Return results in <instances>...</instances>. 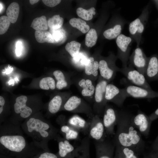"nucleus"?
<instances>
[{
    "label": "nucleus",
    "mask_w": 158,
    "mask_h": 158,
    "mask_svg": "<svg viewBox=\"0 0 158 158\" xmlns=\"http://www.w3.org/2000/svg\"><path fill=\"white\" fill-rule=\"evenodd\" d=\"M5 102V100L4 98L1 96H0V107L3 108V106Z\"/></svg>",
    "instance_id": "46"
},
{
    "label": "nucleus",
    "mask_w": 158,
    "mask_h": 158,
    "mask_svg": "<svg viewBox=\"0 0 158 158\" xmlns=\"http://www.w3.org/2000/svg\"><path fill=\"white\" fill-rule=\"evenodd\" d=\"M95 9L94 7H91L88 10H86L81 7H79L76 10V13L78 16L86 20H91L93 15L95 14Z\"/></svg>",
    "instance_id": "32"
},
{
    "label": "nucleus",
    "mask_w": 158,
    "mask_h": 158,
    "mask_svg": "<svg viewBox=\"0 0 158 158\" xmlns=\"http://www.w3.org/2000/svg\"><path fill=\"white\" fill-rule=\"evenodd\" d=\"M44 4L49 7H54L59 4L61 2L60 0H42Z\"/></svg>",
    "instance_id": "39"
},
{
    "label": "nucleus",
    "mask_w": 158,
    "mask_h": 158,
    "mask_svg": "<svg viewBox=\"0 0 158 158\" xmlns=\"http://www.w3.org/2000/svg\"><path fill=\"white\" fill-rule=\"evenodd\" d=\"M152 1L155 4L157 9L158 11V0H153ZM155 23L158 25V17Z\"/></svg>",
    "instance_id": "47"
},
{
    "label": "nucleus",
    "mask_w": 158,
    "mask_h": 158,
    "mask_svg": "<svg viewBox=\"0 0 158 158\" xmlns=\"http://www.w3.org/2000/svg\"><path fill=\"white\" fill-rule=\"evenodd\" d=\"M62 99L57 95L54 97L50 101L48 106L49 112L52 114L57 113L60 109L62 104Z\"/></svg>",
    "instance_id": "31"
},
{
    "label": "nucleus",
    "mask_w": 158,
    "mask_h": 158,
    "mask_svg": "<svg viewBox=\"0 0 158 158\" xmlns=\"http://www.w3.org/2000/svg\"><path fill=\"white\" fill-rule=\"evenodd\" d=\"M148 60V57L146 56L143 49L139 47H136L130 55L128 62L129 64L144 75Z\"/></svg>",
    "instance_id": "7"
},
{
    "label": "nucleus",
    "mask_w": 158,
    "mask_h": 158,
    "mask_svg": "<svg viewBox=\"0 0 158 158\" xmlns=\"http://www.w3.org/2000/svg\"><path fill=\"white\" fill-rule=\"evenodd\" d=\"M128 96L124 88L119 89L112 84H108L106 87L104 98L106 102L111 101L118 107H121Z\"/></svg>",
    "instance_id": "5"
},
{
    "label": "nucleus",
    "mask_w": 158,
    "mask_h": 158,
    "mask_svg": "<svg viewBox=\"0 0 158 158\" xmlns=\"http://www.w3.org/2000/svg\"><path fill=\"white\" fill-rule=\"evenodd\" d=\"M52 35L55 41H59L62 38L63 36L61 33L57 31L55 32Z\"/></svg>",
    "instance_id": "43"
},
{
    "label": "nucleus",
    "mask_w": 158,
    "mask_h": 158,
    "mask_svg": "<svg viewBox=\"0 0 158 158\" xmlns=\"http://www.w3.org/2000/svg\"><path fill=\"white\" fill-rule=\"evenodd\" d=\"M22 46L21 42L18 41L16 44V53L17 56H20L22 54Z\"/></svg>",
    "instance_id": "40"
},
{
    "label": "nucleus",
    "mask_w": 158,
    "mask_h": 158,
    "mask_svg": "<svg viewBox=\"0 0 158 158\" xmlns=\"http://www.w3.org/2000/svg\"></svg>",
    "instance_id": "51"
},
{
    "label": "nucleus",
    "mask_w": 158,
    "mask_h": 158,
    "mask_svg": "<svg viewBox=\"0 0 158 158\" xmlns=\"http://www.w3.org/2000/svg\"><path fill=\"white\" fill-rule=\"evenodd\" d=\"M144 158H158V156L154 152L151 153L148 156L145 157Z\"/></svg>",
    "instance_id": "45"
},
{
    "label": "nucleus",
    "mask_w": 158,
    "mask_h": 158,
    "mask_svg": "<svg viewBox=\"0 0 158 158\" xmlns=\"http://www.w3.org/2000/svg\"><path fill=\"white\" fill-rule=\"evenodd\" d=\"M30 26L36 31H46L48 29V26L46 16H42L35 18Z\"/></svg>",
    "instance_id": "29"
},
{
    "label": "nucleus",
    "mask_w": 158,
    "mask_h": 158,
    "mask_svg": "<svg viewBox=\"0 0 158 158\" xmlns=\"http://www.w3.org/2000/svg\"><path fill=\"white\" fill-rule=\"evenodd\" d=\"M90 139L88 136L85 137L80 145L75 148V158H90Z\"/></svg>",
    "instance_id": "22"
},
{
    "label": "nucleus",
    "mask_w": 158,
    "mask_h": 158,
    "mask_svg": "<svg viewBox=\"0 0 158 158\" xmlns=\"http://www.w3.org/2000/svg\"><path fill=\"white\" fill-rule=\"evenodd\" d=\"M61 130L64 134L65 139L69 140L77 139L79 137V132L75 130L67 123L61 126Z\"/></svg>",
    "instance_id": "28"
},
{
    "label": "nucleus",
    "mask_w": 158,
    "mask_h": 158,
    "mask_svg": "<svg viewBox=\"0 0 158 158\" xmlns=\"http://www.w3.org/2000/svg\"><path fill=\"white\" fill-rule=\"evenodd\" d=\"M35 36L36 41L39 43L47 42L53 43L55 42L52 35L46 31H35Z\"/></svg>",
    "instance_id": "27"
},
{
    "label": "nucleus",
    "mask_w": 158,
    "mask_h": 158,
    "mask_svg": "<svg viewBox=\"0 0 158 158\" xmlns=\"http://www.w3.org/2000/svg\"><path fill=\"white\" fill-rule=\"evenodd\" d=\"M118 71L120 72L131 83L135 85L145 88L152 90L144 75L139 72L131 65L128 66L119 68Z\"/></svg>",
    "instance_id": "4"
},
{
    "label": "nucleus",
    "mask_w": 158,
    "mask_h": 158,
    "mask_svg": "<svg viewBox=\"0 0 158 158\" xmlns=\"http://www.w3.org/2000/svg\"><path fill=\"white\" fill-rule=\"evenodd\" d=\"M78 84L83 89L81 92L83 96L90 97L94 94L95 88L91 80L89 79L85 80L83 79L79 82Z\"/></svg>",
    "instance_id": "26"
},
{
    "label": "nucleus",
    "mask_w": 158,
    "mask_h": 158,
    "mask_svg": "<svg viewBox=\"0 0 158 158\" xmlns=\"http://www.w3.org/2000/svg\"><path fill=\"white\" fill-rule=\"evenodd\" d=\"M63 21V18L59 15H54L48 20V26L52 30L58 29L62 27Z\"/></svg>",
    "instance_id": "33"
},
{
    "label": "nucleus",
    "mask_w": 158,
    "mask_h": 158,
    "mask_svg": "<svg viewBox=\"0 0 158 158\" xmlns=\"http://www.w3.org/2000/svg\"><path fill=\"white\" fill-rule=\"evenodd\" d=\"M53 74L57 80L56 86V88L61 90L67 85V83L65 80V77L61 71L56 70L53 72Z\"/></svg>",
    "instance_id": "37"
},
{
    "label": "nucleus",
    "mask_w": 158,
    "mask_h": 158,
    "mask_svg": "<svg viewBox=\"0 0 158 158\" xmlns=\"http://www.w3.org/2000/svg\"><path fill=\"white\" fill-rule=\"evenodd\" d=\"M105 59H102L99 62V69L101 76L107 80H109L114 77L116 72L118 71L119 68L115 65L110 66Z\"/></svg>",
    "instance_id": "20"
},
{
    "label": "nucleus",
    "mask_w": 158,
    "mask_h": 158,
    "mask_svg": "<svg viewBox=\"0 0 158 158\" xmlns=\"http://www.w3.org/2000/svg\"><path fill=\"white\" fill-rule=\"evenodd\" d=\"M97 35L96 30L91 28L87 32L85 37V43L88 47H92L96 44L97 39Z\"/></svg>",
    "instance_id": "35"
},
{
    "label": "nucleus",
    "mask_w": 158,
    "mask_h": 158,
    "mask_svg": "<svg viewBox=\"0 0 158 158\" xmlns=\"http://www.w3.org/2000/svg\"><path fill=\"white\" fill-rule=\"evenodd\" d=\"M99 63L97 61H95L94 58L90 57L86 61L85 67V73L88 75H92L95 76L98 75L99 69Z\"/></svg>",
    "instance_id": "25"
},
{
    "label": "nucleus",
    "mask_w": 158,
    "mask_h": 158,
    "mask_svg": "<svg viewBox=\"0 0 158 158\" xmlns=\"http://www.w3.org/2000/svg\"><path fill=\"white\" fill-rule=\"evenodd\" d=\"M39 85L41 89L44 90H49V89L53 90L55 88V80L50 77L42 78L40 80Z\"/></svg>",
    "instance_id": "36"
},
{
    "label": "nucleus",
    "mask_w": 158,
    "mask_h": 158,
    "mask_svg": "<svg viewBox=\"0 0 158 158\" xmlns=\"http://www.w3.org/2000/svg\"><path fill=\"white\" fill-rule=\"evenodd\" d=\"M132 116L128 112L118 111L117 129L114 135L113 143L115 146L131 148L139 154L144 149L145 142L141 133L131 122Z\"/></svg>",
    "instance_id": "1"
},
{
    "label": "nucleus",
    "mask_w": 158,
    "mask_h": 158,
    "mask_svg": "<svg viewBox=\"0 0 158 158\" xmlns=\"http://www.w3.org/2000/svg\"><path fill=\"white\" fill-rule=\"evenodd\" d=\"M0 142L6 148L17 152L21 151L26 145L24 138L19 135L2 136L0 138Z\"/></svg>",
    "instance_id": "10"
},
{
    "label": "nucleus",
    "mask_w": 158,
    "mask_h": 158,
    "mask_svg": "<svg viewBox=\"0 0 158 158\" xmlns=\"http://www.w3.org/2000/svg\"><path fill=\"white\" fill-rule=\"evenodd\" d=\"M27 125L28 130L30 132L35 130L39 132L44 138H46L49 135V133L46 130L49 128V125L39 119L31 118L27 121Z\"/></svg>",
    "instance_id": "15"
},
{
    "label": "nucleus",
    "mask_w": 158,
    "mask_h": 158,
    "mask_svg": "<svg viewBox=\"0 0 158 158\" xmlns=\"http://www.w3.org/2000/svg\"><path fill=\"white\" fill-rule=\"evenodd\" d=\"M11 21L8 17L2 16L0 17V34H4L8 30L11 24Z\"/></svg>",
    "instance_id": "38"
},
{
    "label": "nucleus",
    "mask_w": 158,
    "mask_h": 158,
    "mask_svg": "<svg viewBox=\"0 0 158 158\" xmlns=\"http://www.w3.org/2000/svg\"><path fill=\"white\" fill-rule=\"evenodd\" d=\"M59 140V156L61 158H75V148L66 139Z\"/></svg>",
    "instance_id": "19"
},
{
    "label": "nucleus",
    "mask_w": 158,
    "mask_h": 158,
    "mask_svg": "<svg viewBox=\"0 0 158 158\" xmlns=\"http://www.w3.org/2000/svg\"><path fill=\"white\" fill-rule=\"evenodd\" d=\"M88 136L96 141L101 142L106 139V133L103 121L98 115L93 116L89 121Z\"/></svg>",
    "instance_id": "6"
},
{
    "label": "nucleus",
    "mask_w": 158,
    "mask_h": 158,
    "mask_svg": "<svg viewBox=\"0 0 158 158\" xmlns=\"http://www.w3.org/2000/svg\"><path fill=\"white\" fill-rule=\"evenodd\" d=\"M81 44L75 41L68 43L66 45L65 48L71 56L74 58L78 55L81 47Z\"/></svg>",
    "instance_id": "34"
},
{
    "label": "nucleus",
    "mask_w": 158,
    "mask_h": 158,
    "mask_svg": "<svg viewBox=\"0 0 158 158\" xmlns=\"http://www.w3.org/2000/svg\"><path fill=\"white\" fill-rule=\"evenodd\" d=\"M118 114V112L112 107L105 106L102 121L107 134L115 135L114 128L117 124Z\"/></svg>",
    "instance_id": "9"
},
{
    "label": "nucleus",
    "mask_w": 158,
    "mask_h": 158,
    "mask_svg": "<svg viewBox=\"0 0 158 158\" xmlns=\"http://www.w3.org/2000/svg\"><path fill=\"white\" fill-rule=\"evenodd\" d=\"M2 5H1V4H0V12L2 9Z\"/></svg>",
    "instance_id": "50"
},
{
    "label": "nucleus",
    "mask_w": 158,
    "mask_h": 158,
    "mask_svg": "<svg viewBox=\"0 0 158 158\" xmlns=\"http://www.w3.org/2000/svg\"><path fill=\"white\" fill-rule=\"evenodd\" d=\"M118 47L117 58L121 61L122 67L127 66L130 56L131 46L133 40L130 36L121 34L116 38Z\"/></svg>",
    "instance_id": "3"
},
{
    "label": "nucleus",
    "mask_w": 158,
    "mask_h": 158,
    "mask_svg": "<svg viewBox=\"0 0 158 158\" xmlns=\"http://www.w3.org/2000/svg\"><path fill=\"white\" fill-rule=\"evenodd\" d=\"M96 158H114L115 146L108 140L95 141Z\"/></svg>",
    "instance_id": "13"
},
{
    "label": "nucleus",
    "mask_w": 158,
    "mask_h": 158,
    "mask_svg": "<svg viewBox=\"0 0 158 158\" xmlns=\"http://www.w3.org/2000/svg\"><path fill=\"white\" fill-rule=\"evenodd\" d=\"M148 116L152 122L158 118V107L154 112Z\"/></svg>",
    "instance_id": "42"
},
{
    "label": "nucleus",
    "mask_w": 158,
    "mask_h": 158,
    "mask_svg": "<svg viewBox=\"0 0 158 158\" xmlns=\"http://www.w3.org/2000/svg\"><path fill=\"white\" fill-rule=\"evenodd\" d=\"M158 156V151H154V152Z\"/></svg>",
    "instance_id": "49"
},
{
    "label": "nucleus",
    "mask_w": 158,
    "mask_h": 158,
    "mask_svg": "<svg viewBox=\"0 0 158 158\" xmlns=\"http://www.w3.org/2000/svg\"><path fill=\"white\" fill-rule=\"evenodd\" d=\"M131 120L133 124L141 134L145 137L148 136L152 122L148 116L139 110L136 115H132Z\"/></svg>",
    "instance_id": "8"
},
{
    "label": "nucleus",
    "mask_w": 158,
    "mask_h": 158,
    "mask_svg": "<svg viewBox=\"0 0 158 158\" xmlns=\"http://www.w3.org/2000/svg\"><path fill=\"white\" fill-rule=\"evenodd\" d=\"M27 97L25 95H21L17 97L14 105V109L17 114H20V116L25 118L29 117L31 114L32 109L26 105Z\"/></svg>",
    "instance_id": "18"
},
{
    "label": "nucleus",
    "mask_w": 158,
    "mask_h": 158,
    "mask_svg": "<svg viewBox=\"0 0 158 158\" xmlns=\"http://www.w3.org/2000/svg\"><path fill=\"white\" fill-rule=\"evenodd\" d=\"M82 102L81 98L75 96H73L70 97L64 105V109L71 111H78L85 112L91 118L89 113L82 108Z\"/></svg>",
    "instance_id": "21"
},
{
    "label": "nucleus",
    "mask_w": 158,
    "mask_h": 158,
    "mask_svg": "<svg viewBox=\"0 0 158 158\" xmlns=\"http://www.w3.org/2000/svg\"><path fill=\"white\" fill-rule=\"evenodd\" d=\"M152 148L154 151H158V135L152 144Z\"/></svg>",
    "instance_id": "44"
},
{
    "label": "nucleus",
    "mask_w": 158,
    "mask_h": 158,
    "mask_svg": "<svg viewBox=\"0 0 158 158\" xmlns=\"http://www.w3.org/2000/svg\"><path fill=\"white\" fill-rule=\"evenodd\" d=\"M38 158H58L55 154L51 153L46 152L41 154Z\"/></svg>",
    "instance_id": "41"
},
{
    "label": "nucleus",
    "mask_w": 158,
    "mask_h": 158,
    "mask_svg": "<svg viewBox=\"0 0 158 158\" xmlns=\"http://www.w3.org/2000/svg\"><path fill=\"white\" fill-rule=\"evenodd\" d=\"M108 83L105 80L99 81L95 89V99L97 105H99V112H100L105 106L106 102L104 96Z\"/></svg>",
    "instance_id": "16"
},
{
    "label": "nucleus",
    "mask_w": 158,
    "mask_h": 158,
    "mask_svg": "<svg viewBox=\"0 0 158 158\" xmlns=\"http://www.w3.org/2000/svg\"><path fill=\"white\" fill-rule=\"evenodd\" d=\"M144 76L148 82L158 80V55L154 54L148 57Z\"/></svg>",
    "instance_id": "14"
},
{
    "label": "nucleus",
    "mask_w": 158,
    "mask_h": 158,
    "mask_svg": "<svg viewBox=\"0 0 158 158\" xmlns=\"http://www.w3.org/2000/svg\"><path fill=\"white\" fill-rule=\"evenodd\" d=\"M69 22L71 26L77 28L83 33H85L90 30L89 25L85 21L80 18H72Z\"/></svg>",
    "instance_id": "30"
},
{
    "label": "nucleus",
    "mask_w": 158,
    "mask_h": 158,
    "mask_svg": "<svg viewBox=\"0 0 158 158\" xmlns=\"http://www.w3.org/2000/svg\"><path fill=\"white\" fill-rule=\"evenodd\" d=\"M124 88L128 97L147 99L158 97V91H155L133 85H126Z\"/></svg>",
    "instance_id": "11"
},
{
    "label": "nucleus",
    "mask_w": 158,
    "mask_h": 158,
    "mask_svg": "<svg viewBox=\"0 0 158 158\" xmlns=\"http://www.w3.org/2000/svg\"><path fill=\"white\" fill-rule=\"evenodd\" d=\"M39 0H30L29 2L30 3L31 5H33L37 3Z\"/></svg>",
    "instance_id": "48"
},
{
    "label": "nucleus",
    "mask_w": 158,
    "mask_h": 158,
    "mask_svg": "<svg viewBox=\"0 0 158 158\" xmlns=\"http://www.w3.org/2000/svg\"><path fill=\"white\" fill-rule=\"evenodd\" d=\"M128 23V21L121 15H118L115 18L112 26L103 32V36L105 39L109 40L116 39L121 34L124 26Z\"/></svg>",
    "instance_id": "12"
},
{
    "label": "nucleus",
    "mask_w": 158,
    "mask_h": 158,
    "mask_svg": "<svg viewBox=\"0 0 158 158\" xmlns=\"http://www.w3.org/2000/svg\"><path fill=\"white\" fill-rule=\"evenodd\" d=\"M19 11L20 7L18 3L13 2L9 5L6 11V13L11 23H14L16 22Z\"/></svg>",
    "instance_id": "24"
},
{
    "label": "nucleus",
    "mask_w": 158,
    "mask_h": 158,
    "mask_svg": "<svg viewBox=\"0 0 158 158\" xmlns=\"http://www.w3.org/2000/svg\"><path fill=\"white\" fill-rule=\"evenodd\" d=\"M150 12V6L148 4L144 7L140 16L129 25V36L136 43V47H140Z\"/></svg>",
    "instance_id": "2"
},
{
    "label": "nucleus",
    "mask_w": 158,
    "mask_h": 158,
    "mask_svg": "<svg viewBox=\"0 0 158 158\" xmlns=\"http://www.w3.org/2000/svg\"><path fill=\"white\" fill-rule=\"evenodd\" d=\"M67 123L71 127L84 135H88L90 126L89 122L85 121L78 115H74L68 120Z\"/></svg>",
    "instance_id": "17"
},
{
    "label": "nucleus",
    "mask_w": 158,
    "mask_h": 158,
    "mask_svg": "<svg viewBox=\"0 0 158 158\" xmlns=\"http://www.w3.org/2000/svg\"><path fill=\"white\" fill-rule=\"evenodd\" d=\"M139 155L136 151L131 148L116 146L114 158H139Z\"/></svg>",
    "instance_id": "23"
}]
</instances>
